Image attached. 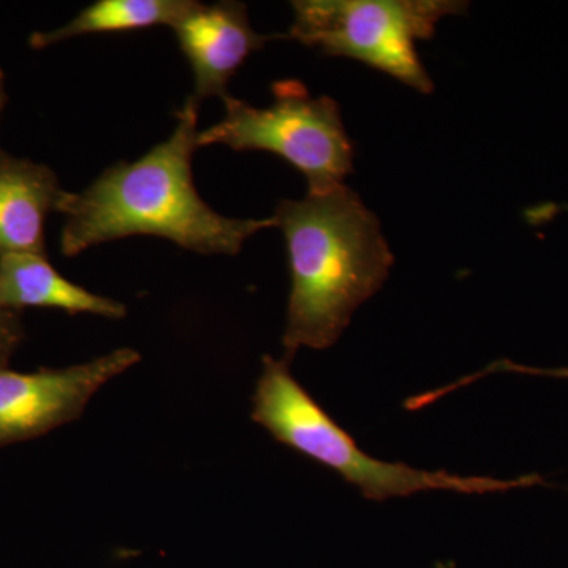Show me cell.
Returning <instances> with one entry per match:
<instances>
[{"label":"cell","mask_w":568,"mask_h":568,"mask_svg":"<svg viewBox=\"0 0 568 568\" xmlns=\"http://www.w3.org/2000/svg\"><path fill=\"white\" fill-rule=\"evenodd\" d=\"M197 6L200 2L194 0H99L62 28L32 33L29 43L33 50H44L61 41L92 33L132 32L155 26L173 29Z\"/></svg>","instance_id":"10"},{"label":"cell","mask_w":568,"mask_h":568,"mask_svg":"<svg viewBox=\"0 0 568 568\" xmlns=\"http://www.w3.org/2000/svg\"><path fill=\"white\" fill-rule=\"evenodd\" d=\"M272 92L274 103L267 108L227 95L223 121L197 134V148L275 153L305 175L308 194L345 185L354 170V148L339 104L327 95H310L301 81H276Z\"/></svg>","instance_id":"5"},{"label":"cell","mask_w":568,"mask_h":568,"mask_svg":"<svg viewBox=\"0 0 568 568\" xmlns=\"http://www.w3.org/2000/svg\"><path fill=\"white\" fill-rule=\"evenodd\" d=\"M497 373H517V375L568 379V366H560V368H538V366L521 365L511 361H497L489 364L487 368L481 369V372L462 377V379L455 381V383L448 384L446 387H439L435 388V390L410 396V398L406 399L405 407L407 410H410V413L424 409V407L436 403L437 399H443V396L452 394V392L458 390V388L470 386V384L476 383V381L481 379V377L497 375Z\"/></svg>","instance_id":"11"},{"label":"cell","mask_w":568,"mask_h":568,"mask_svg":"<svg viewBox=\"0 0 568 568\" xmlns=\"http://www.w3.org/2000/svg\"><path fill=\"white\" fill-rule=\"evenodd\" d=\"M200 103L189 97L178 125L136 162H119L62 205L61 250L67 257L132 235H155L203 254H237L246 239L275 220L227 219L204 203L194 186Z\"/></svg>","instance_id":"1"},{"label":"cell","mask_w":568,"mask_h":568,"mask_svg":"<svg viewBox=\"0 0 568 568\" xmlns=\"http://www.w3.org/2000/svg\"><path fill=\"white\" fill-rule=\"evenodd\" d=\"M284 39L317 48L331 58L354 59L420 93L433 80L417 41L433 39L437 22L465 14L459 0H297Z\"/></svg>","instance_id":"4"},{"label":"cell","mask_w":568,"mask_h":568,"mask_svg":"<svg viewBox=\"0 0 568 568\" xmlns=\"http://www.w3.org/2000/svg\"><path fill=\"white\" fill-rule=\"evenodd\" d=\"M130 347L69 368L17 373L0 368V447L36 439L78 420L97 394L140 362Z\"/></svg>","instance_id":"6"},{"label":"cell","mask_w":568,"mask_h":568,"mask_svg":"<svg viewBox=\"0 0 568 568\" xmlns=\"http://www.w3.org/2000/svg\"><path fill=\"white\" fill-rule=\"evenodd\" d=\"M272 219L290 263L283 358L291 364L302 347L334 346L355 310L386 283L395 260L379 219L349 186L284 200Z\"/></svg>","instance_id":"2"},{"label":"cell","mask_w":568,"mask_h":568,"mask_svg":"<svg viewBox=\"0 0 568 568\" xmlns=\"http://www.w3.org/2000/svg\"><path fill=\"white\" fill-rule=\"evenodd\" d=\"M69 193L47 164L0 151V256L47 254L44 223Z\"/></svg>","instance_id":"8"},{"label":"cell","mask_w":568,"mask_h":568,"mask_svg":"<svg viewBox=\"0 0 568 568\" xmlns=\"http://www.w3.org/2000/svg\"><path fill=\"white\" fill-rule=\"evenodd\" d=\"M24 328H22L21 315L18 312H0V368H7V364L21 345Z\"/></svg>","instance_id":"12"},{"label":"cell","mask_w":568,"mask_h":568,"mask_svg":"<svg viewBox=\"0 0 568 568\" xmlns=\"http://www.w3.org/2000/svg\"><path fill=\"white\" fill-rule=\"evenodd\" d=\"M252 418L275 440L297 454L334 470L362 496L375 503L422 491H454L458 495H491L545 484L538 474L518 478L458 476L447 470H424L372 457L357 446L338 422L298 384L290 362L263 358V373L253 394Z\"/></svg>","instance_id":"3"},{"label":"cell","mask_w":568,"mask_h":568,"mask_svg":"<svg viewBox=\"0 0 568 568\" xmlns=\"http://www.w3.org/2000/svg\"><path fill=\"white\" fill-rule=\"evenodd\" d=\"M55 308L70 315L85 313L121 320L126 308L112 298L93 294L63 278L47 254L17 253L0 256V312Z\"/></svg>","instance_id":"9"},{"label":"cell","mask_w":568,"mask_h":568,"mask_svg":"<svg viewBox=\"0 0 568 568\" xmlns=\"http://www.w3.org/2000/svg\"><path fill=\"white\" fill-rule=\"evenodd\" d=\"M6 78H3L2 70H0V112H2L3 110V104H6Z\"/></svg>","instance_id":"13"},{"label":"cell","mask_w":568,"mask_h":568,"mask_svg":"<svg viewBox=\"0 0 568 568\" xmlns=\"http://www.w3.org/2000/svg\"><path fill=\"white\" fill-rule=\"evenodd\" d=\"M175 39L193 70L197 103L211 97L226 99L231 78L253 52L284 36H264L250 24L245 3L224 2L200 6L173 28Z\"/></svg>","instance_id":"7"}]
</instances>
